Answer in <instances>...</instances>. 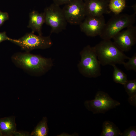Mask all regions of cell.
<instances>
[{
	"label": "cell",
	"mask_w": 136,
	"mask_h": 136,
	"mask_svg": "<svg viewBox=\"0 0 136 136\" xmlns=\"http://www.w3.org/2000/svg\"><path fill=\"white\" fill-rule=\"evenodd\" d=\"M14 136H30L29 133L25 131H16L14 133Z\"/></svg>",
	"instance_id": "cell-24"
},
{
	"label": "cell",
	"mask_w": 136,
	"mask_h": 136,
	"mask_svg": "<svg viewBox=\"0 0 136 136\" xmlns=\"http://www.w3.org/2000/svg\"><path fill=\"white\" fill-rule=\"evenodd\" d=\"M136 127L135 126H131L122 132V136H136Z\"/></svg>",
	"instance_id": "cell-20"
},
{
	"label": "cell",
	"mask_w": 136,
	"mask_h": 136,
	"mask_svg": "<svg viewBox=\"0 0 136 136\" xmlns=\"http://www.w3.org/2000/svg\"><path fill=\"white\" fill-rule=\"evenodd\" d=\"M62 9L67 22L71 24L79 25L86 16L83 0H73L65 5Z\"/></svg>",
	"instance_id": "cell-8"
},
{
	"label": "cell",
	"mask_w": 136,
	"mask_h": 136,
	"mask_svg": "<svg viewBox=\"0 0 136 136\" xmlns=\"http://www.w3.org/2000/svg\"><path fill=\"white\" fill-rule=\"evenodd\" d=\"M114 42L123 51L131 49L136 43V27L133 25L121 30L112 38Z\"/></svg>",
	"instance_id": "cell-10"
},
{
	"label": "cell",
	"mask_w": 136,
	"mask_h": 136,
	"mask_svg": "<svg viewBox=\"0 0 136 136\" xmlns=\"http://www.w3.org/2000/svg\"><path fill=\"white\" fill-rule=\"evenodd\" d=\"M114 68L113 73V79L116 83L124 85L128 80L126 74L122 70L118 68L116 65L112 66Z\"/></svg>",
	"instance_id": "cell-18"
},
{
	"label": "cell",
	"mask_w": 136,
	"mask_h": 136,
	"mask_svg": "<svg viewBox=\"0 0 136 136\" xmlns=\"http://www.w3.org/2000/svg\"><path fill=\"white\" fill-rule=\"evenodd\" d=\"M73 0H53V2L54 3L60 6L67 4Z\"/></svg>",
	"instance_id": "cell-23"
},
{
	"label": "cell",
	"mask_w": 136,
	"mask_h": 136,
	"mask_svg": "<svg viewBox=\"0 0 136 136\" xmlns=\"http://www.w3.org/2000/svg\"><path fill=\"white\" fill-rule=\"evenodd\" d=\"M81 59L78 65L80 73L85 77L96 78L101 75V64L94 47L85 46L80 51Z\"/></svg>",
	"instance_id": "cell-3"
},
{
	"label": "cell",
	"mask_w": 136,
	"mask_h": 136,
	"mask_svg": "<svg viewBox=\"0 0 136 136\" xmlns=\"http://www.w3.org/2000/svg\"><path fill=\"white\" fill-rule=\"evenodd\" d=\"M0 136H2V134L0 130Z\"/></svg>",
	"instance_id": "cell-25"
},
{
	"label": "cell",
	"mask_w": 136,
	"mask_h": 136,
	"mask_svg": "<svg viewBox=\"0 0 136 136\" xmlns=\"http://www.w3.org/2000/svg\"><path fill=\"white\" fill-rule=\"evenodd\" d=\"M12 39L8 37L5 31L0 32V43L5 41H9L11 42Z\"/></svg>",
	"instance_id": "cell-22"
},
{
	"label": "cell",
	"mask_w": 136,
	"mask_h": 136,
	"mask_svg": "<svg viewBox=\"0 0 136 136\" xmlns=\"http://www.w3.org/2000/svg\"><path fill=\"white\" fill-rule=\"evenodd\" d=\"M125 0H111L108 4L109 9L115 14L120 13L125 7Z\"/></svg>",
	"instance_id": "cell-17"
},
{
	"label": "cell",
	"mask_w": 136,
	"mask_h": 136,
	"mask_svg": "<svg viewBox=\"0 0 136 136\" xmlns=\"http://www.w3.org/2000/svg\"><path fill=\"white\" fill-rule=\"evenodd\" d=\"M47 122V118L44 117L31 133L30 136H47L49 131Z\"/></svg>",
	"instance_id": "cell-16"
},
{
	"label": "cell",
	"mask_w": 136,
	"mask_h": 136,
	"mask_svg": "<svg viewBox=\"0 0 136 136\" xmlns=\"http://www.w3.org/2000/svg\"><path fill=\"white\" fill-rule=\"evenodd\" d=\"M106 23L103 15L86 16L79 25L81 30L86 36L94 37L100 34Z\"/></svg>",
	"instance_id": "cell-9"
},
{
	"label": "cell",
	"mask_w": 136,
	"mask_h": 136,
	"mask_svg": "<svg viewBox=\"0 0 136 136\" xmlns=\"http://www.w3.org/2000/svg\"><path fill=\"white\" fill-rule=\"evenodd\" d=\"M11 60L17 67L35 76L42 75L50 70L53 65L51 58L30 52H19L13 54Z\"/></svg>",
	"instance_id": "cell-1"
},
{
	"label": "cell",
	"mask_w": 136,
	"mask_h": 136,
	"mask_svg": "<svg viewBox=\"0 0 136 136\" xmlns=\"http://www.w3.org/2000/svg\"><path fill=\"white\" fill-rule=\"evenodd\" d=\"M15 118L11 116L0 118V130L2 136H14L17 131Z\"/></svg>",
	"instance_id": "cell-13"
},
{
	"label": "cell",
	"mask_w": 136,
	"mask_h": 136,
	"mask_svg": "<svg viewBox=\"0 0 136 136\" xmlns=\"http://www.w3.org/2000/svg\"><path fill=\"white\" fill-rule=\"evenodd\" d=\"M135 21V13L115 14L106 23L99 36L103 40H111L123 29L133 25Z\"/></svg>",
	"instance_id": "cell-4"
},
{
	"label": "cell",
	"mask_w": 136,
	"mask_h": 136,
	"mask_svg": "<svg viewBox=\"0 0 136 136\" xmlns=\"http://www.w3.org/2000/svg\"><path fill=\"white\" fill-rule=\"evenodd\" d=\"M97 58L103 66L123 64L130 57L111 40H103L94 47Z\"/></svg>",
	"instance_id": "cell-2"
},
{
	"label": "cell",
	"mask_w": 136,
	"mask_h": 136,
	"mask_svg": "<svg viewBox=\"0 0 136 136\" xmlns=\"http://www.w3.org/2000/svg\"><path fill=\"white\" fill-rule=\"evenodd\" d=\"M29 20L28 27L31 28L32 32H37L40 35H42V28L45 23V17L44 12L39 13L33 10L29 13Z\"/></svg>",
	"instance_id": "cell-12"
},
{
	"label": "cell",
	"mask_w": 136,
	"mask_h": 136,
	"mask_svg": "<svg viewBox=\"0 0 136 136\" xmlns=\"http://www.w3.org/2000/svg\"><path fill=\"white\" fill-rule=\"evenodd\" d=\"M44 13L45 23L51 28V34L58 33L65 29L67 22L60 6L53 3L45 8Z\"/></svg>",
	"instance_id": "cell-7"
},
{
	"label": "cell",
	"mask_w": 136,
	"mask_h": 136,
	"mask_svg": "<svg viewBox=\"0 0 136 136\" xmlns=\"http://www.w3.org/2000/svg\"><path fill=\"white\" fill-rule=\"evenodd\" d=\"M94 98L87 100L84 105L88 110L93 114L104 113L107 111L120 105L119 101L113 99L107 93L102 91H98Z\"/></svg>",
	"instance_id": "cell-6"
},
{
	"label": "cell",
	"mask_w": 136,
	"mask_h": 136,
	"mask_svg": "<svg viewBox=\"0 0 136 136\" xmlns=\"http://www.w3.org/2000/svg\"><path fill=\"white\" fill-rule=\"evenodd\" d=\"M123 85L129 96L128 101L131 105L136 107V80H128Z\"/></svg>",
	"instance_id": "cell-15"
},
{
	"label": "cell",
	"mask_w": 136,
	"mask_h": 136,
	"mask_svg": "<svg viewBox=\"0 0 136 136\" xmlns=\"http://www.w3.org/2000/svg\"><path fill=\"white\" fill-rule=\"evenodd\" d=\"M84 2L86 16H99L111 12L108 0H89Z\"/></svg>",
	"instance_id": "cell-11"
},
{
	"label": "cell",
	"mask_w": 136,
	"mask_h": 136,
	"mask_svg": "<svg viewBox=\"0 0 136 136\" xmlns=\"http://www.w3.org/2000/svg\"><path fill=\"white\" fill-rule=\"evenodd\" d=\"M11 42L19 46L22 50L28 52L35 49H48L53 44L50 36L45 37L37 35L32 32L27 33L18 39H13Z\"/></svg>",
	"instance_id": "cell-5"
},
{
	"label": "cell",
	"mask_w": 136,
	"mask_h": 136,
	"mask_svg": "<svg viewBox=\"0 0 136 136\" xmlns=\"http://www.w3.org/2000/svg\"><path fill=\"white\" fill-rule=\"evenodd\" d=\"M128 61L123 64L125 68L127 70H133L136 72V53L128 59Z\"/></svg>",
	"instance_id": "cell-19"
},
{
	"label": "cell",
	"mask_w": 136,
	"mask_h": 136,
	"mask_svg": "<svg viewBox=\"0 0 136 136\" xmlns=\"http://www.w3.org/2000/svg\"><path fill=\"white\" fill-rule=\"evenodd\" d=\"M122 132L113 122L106 120L103 123L101 136H122Z\"/></svg>",
	"instance_id": "cell-14"
},
{
	"label": "cell",
	"mask_w": 136,
	"mask_h": 136,
	"mask_svg": "<svg viewBox=\"0 0 136 136\" xmlns=\"http://www.w3.org/2000/svg\"><path fill=\"white\" fill-rule=\"evenodd\" d=\"M8 13L6 12H3L0 10V27L4 22L9 19Z\"/></svg>",
	"instance_id": "cell-21"
},
{
	"label": "cell",
	"mask_w": 136,
	"mask_h": 136,
	"mask_svg": "<svg viewBox=\"0 0 136 136\" xmlns=\"http://www.w3.org/2000/svg\"><path fill=\"white\" fill-rule=\"evenodd\" d=\"M83 0L84 1H88V0Z\"/></svg>",
	"instance_id": "cell-26"
}]
</instances>
